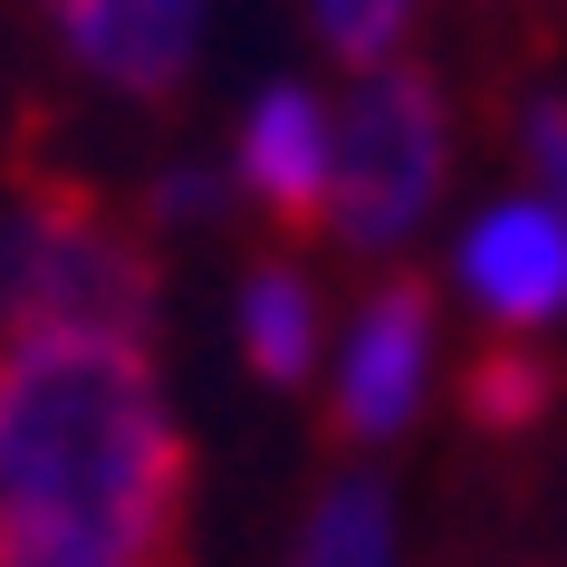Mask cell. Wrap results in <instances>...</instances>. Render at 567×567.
I'll use <instances>...</instances> for the list:
<instances>
[{
  "instance_id": "1",
  "label": "cell",
  "mask_w": 567,
  "mask_h": 567,
  "mask_svg": "<svg viewBox=\"0 0 567 567\" xmlns=\"http://www.w3.org/2000/svg\"><path fill=\"white\" fill-rule=\"evenodd\" d=\"M183 423L145 337H0V567H174Z\"/></svg>"
},
{
  "instance_id": "2",
  "label": "cell",
  "mask_w": 567,
  "mask_h": 567,
  "mask_svg": "<svg viewBox=\"0 0 567 567\" xmlns=\"http://www.w3.org/2000/svg\"><path fill=\"white\" fill-rule=\"evenodd\" d=\"M145 308H154L145 260L87 193H30L0 221V337L10 328L145 337Z\"/></svg>"
},
{
  "instance_id": "3",
  "label": "cell",
  "mask_w": 567,
  "mask_h": 567,
  "mask_svg": "<svg viewBox=\"0 0 567 567\" xmlns=\"http://www.w3.org/2000/svg\"><path fill=\"white\" fill-rule=\"evenodd\" d=\"M443 96L414 68H365L357 96L337 106V154H328V221L357 250H394L443 193Z\"/></svg>"
},
{
  "instance_id": "4",
  "label": "cell",
  "mask_w": 567,
  "mask_h": 567,
  "mask_svg": "<svg viewBox=\"0 0 567 567\" xmlns=\"http://www.w3.org/2000/svg\"><path fill=\"white\" fill-rule=\"evenodd\" d=\"M49 30L96 87L174 96L203 59V0H39Z\"/></svg>"
},
{
  "instance_id": "5",
  "label": "cell",
  "mask_w": 567,
  "mask_h": 567,
  "mask_svg": "<svg viewBox=\"0 0 567 567\" xmlns=\"http://www.w3.org/2000/svg\"><path fill=\"white\" fill-rule=\"evenodd\" d=\"M423 375H433V299L414 279H385L357 308V337L337 357V414H347V433H365V443L404 433L414 404H423Z\"/></svg>"
},
{
  "instance_id": "6",
  "label": "cell",
  "mask_w": 567,
  "mask_h": 567,
  "mask_svg": "<svg viewBox=\"0 0 567 567\" xmlns=\"http://www.w3.org/2000/svg\"><path fill=\"white\" fill-rule=\"evenodd\" d=\"M462 289L481 299V318L509 337L548 328L567 308V221L538 193H519V203H491L462 231Z\"/></svg>"
},
{
  "instance_id": "7",
  "label": "cell",
  "mask_w": 567,
  "mask_h": 567,
  "mask_svg": "<svg viewBox=\"0 0 567 567\" xmlns=\"http://www.w3.org/2000/svg\"><path fill=\"white\" fill-rule=\"evenodd\" d=\"M328 154H337V106L308 87H260L240 125V183L279 221H328Z\"/></svg>"
},
{
  "instance_id": "8",
  "label": "cell",
  "mask_w": 567,
  "mask_h": 567,
  "mask_svg": "<svg viewBox=\"0 0 567 567\" xmlns=\"http://www.w3.org/2000/svg\"><path fill=\"white\" fill-rule=\"evenodd\" d=\"M240 347H250V365L269 385H299L318 365V289L299 269H250V289H240Z\"/></svg>"
},
{
  "instance_id": "9",
  "label": "cell",
  "mask_w": 567,
  "mask_h": 567,
  "mask_svg": "<svg viewBox=\"0 0 567 567\" xmlns=\"http://www.w3.org/2000/svg\"><path fill=\"white\" fill-rule=\"evenodd\" d=\"M289 567H394V501L375 481H337L328 501L308 509Z\"/></svg>"
},
{
  "instance_id": "10",
  "label": "cell",
  "mask_w": 567,
  "mask_h": 567,
  "mask_svg": "<svg viewBox=\"0 0 567 567\" xmlns=\"http://www.w3.org/2000/svg\"><path fill=\"white\" fill-rule=\"evenodd\" d=\"M318 10V39H328L347 68H385L404 20H414V0H308Z\"/></svg>"
},
{
  "instance_id": "11",
  "label": "cell",
  "mask_w": 567,
  "mask_h": 567,
  "mask_svg": "<svg viewBox=\"0 0 567 567\" xmlns=\"http://www.w3.org/2000/svg\"><path fill=\"white\" fill-rule=\"evenodd\" d=\"M538 404H548V365H538L529 347H491V357L472 365V414L491 423V433H509V423H529Z\"/></svg>"
},
{
  "instance_id": "12",
  "label": "cell",
  "mask_w": 567,
  "mask_h": 567,
  "mask_svg": "<svg viewBox=\"0 0 567 567\" xmlns=\"http://www.w3.org/2000/svg\"><path fill=\"white\" fill-rule=\"evenodd\" d=\"M519 154H529L538 203L567 221V106H558V96H548V106H529V125H519Z\"/></svg>"
}]
</instances>
